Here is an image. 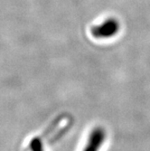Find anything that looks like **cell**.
Returning <instances> with one entry per match:
<instances>
[{"label":"cell","instance_id":"obj_2","mask_svg":"<svg viewBox=\"0 0 150 151\" xmlns=\"http://www.w3.org/2000/svg\"><path fill=\"white\" fill-rule=\"evenodd\" d=\"M104 139V133L101 129H95L92 134L90 136L89 142L86 144V147L84 151H98L101 141Z\"/></svg>","mask_w":150,"mask_h":151},{"label":"cell","instance_id":"obj_1","mask_svg":"<svg viewBox=\"0 0 150 151\" xmlns=\"http://www.w3.org/2000/svg\"><path fill=\"white\" fill-rule=\"evenodd\" d=\"M119 29V24L114 18L104 21L101 24L91 28V34L96 38H108L115 35Z\"/></svg>","mask_w":150,"mask_h":151}]
</instances>
